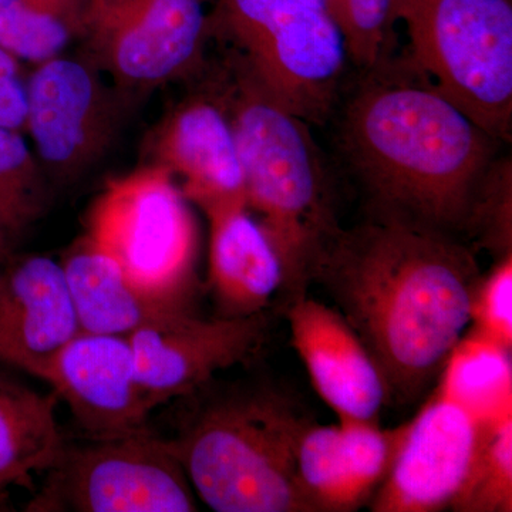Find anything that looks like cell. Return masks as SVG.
Instances as JSON below:
<instances>
[{
  "label": "cell",
  "mask_w": 512,
  "mask_h": 512,
  "mask_svg": "<svg viewBox=\"0 0 512 512\" xmlns=\"http://www.w3.org/2000/svg\"><path fill=\"white\" fill-rule=\"evenodd\" d=\"M481 279L476 255L461 238L370 215L340 229L312 284L325 289L365 343L389 403L410 404L439 379L471 325Z\"/></svg>",
  "instance_id": "obj_1"
},
{
  "label": "cell",
  "mask_w": 512,
  "mask_h": 512,
  "mask_svg": "<svg viewBox=\"0 0 512 512\" xmlns=\"http://www.w3.org/2000/svg\"><path fill=\"white\" fill-rule=\"evenodd\" d=\"M339 143L370 215L470 237L500 141L430 84L367 73L343 107Z\"/></svg>",
  "instance_id": "obj_2"
},
{
  "label": "cell",
  "mask_w": 512,
  "mask_h": 512,
  "mask_svg": "<svg viewBox=\"0 0 512 512\" xmlns=\"http://www.w3.org/2000/svg\"><path fill=\"white\" fill-rule=\"evenodd\" d=\"M215 84L234 128L247 208L284 269L279 311L308 295L316 265L340 227L311 124L291 113L229 50Z\"/></svg>",
  "instance_id": "obj_3"
},
{
  "label": "cell",
  "mask_w": 512,
  "mask_h": 512,
  "mask_svg": "<svg viewBox=\"0 0 512 512\" xmlns=\"http://www.w3.org/2000/svg\"><path fill=\"white\" fill-rule=\"evenodd\" d=\"M187 397L192 406L170 441L202 503L217 512H313L296 471L311 419L288 394L211 380Z\"/></svg>",
  "instance_id": "obj_4"
},
{
  "label": "cell",
  "mask_w": 512,
  "mask_h": 512,
  "mask_svg": "<svg viewBox=\"0 0 512 512\" xmlns=\"http://www.w3.org/2000/svg\"><path fill=\"white\" fill-rule=\"evenodd\" d=\"M413 67L497 141L512 134L511 0H392Z\"/></svg>",
  "instance_id": "obj_5"
},
{
  "label": "cell",
  "mask_w": 512,
  "mask_h": 512,
  "mask_svg": "<svg viewBox=\"0 0 512 512\" xmlns=\"http://www.w3.org/2000/svg\"><path fill=\"white\" fill-rule=\"evenodd\" d=\"M84 235L141 292L197 312V222L164 167L144 163L110 178L87 212Z\"/></svg>",
  "instance_id": "obj_6"
},
{
  "label": "cell",
  "mask_w": 512,
  "mask_h": 512,
  "mask_svg": "<svg viewBox=\"0 0 512 512\" xmlns=\"http://www.w3.org/2000/svg\"><path fill=\"white\" fill-rule=\"evenodd\" d=\"M208 25L291 113L309 124L328 119L349 57L326 9L308 0H218Z\"/></svg>",
  "instance_id": "obj_7"
},
{
  "label": "cell",
  "mask_w": 512,
  "mask_h": 512,
  "mask_svg": "<svg viewBox=\"0 0 512 512\" xmlns=\"http://www.w3.org/2000/svg\"><path fill=\"white\" fill-rule=\"evenodd\" d=\"M195 491L171 441L153 430L64 441L28 512H192Z\"/></svg>",
  "instance_id": "obj_8"
},
{
  "label": "cell",
  "mask_w": 512,
  "mask_h": 512,
  "mask_svg": "<svg viewBox=\"0 0 512 512\" xmlns=\"http://www.w3.org/2000/svg\"><path fill=\"white\" fill-rule=\"evenodd\" d=\"M207 0H84L82 56L124 92L143 94L200 69Z\"/></svg>",
  "instance_id": "obj_9"
},
{
  "label": "cell",
  "mask_w": 512,
  "mask_h": 512,
  "mask_svg": "<svg viewBox=\"0 0 512 512\" xmlns=\"http://www.w3.org/2000/svg\"><path fill=\"white\" fill-rule=\"evenodd\" d=\"M86 57L56 56L28 77L25 133L52 185H69L116 143L130 97Z\"/></svg>",
  "instance_id": "obj_10"
},
{
  "label": "cell",
  "mask_w": 512,
  "mask_h": 512,
  "mask_svg": "<svg viewBox=\"0 0 512 512\" xmlns=\"http://www.w3.org/2000/svg\"><path fill=\"white\" fill-rule=\"evenodd\" d=\"M269 313L202 319L198 313L165 316L127 336L138 382L151 412L184 399L221 370L247 362L268 336Z\"/></svg>",
  "instance_id": "obj_11"
},
{
  "label": "cell",
  "mask_w": 512,
  "mask_h": 512,
  "mask_svg": "<svg viewBox=\"0 0 512 512\" xmlns=\"http://www.w3.org/2000/svg\"><path fill=\"white\" fill-rule=\"evenodd\" d=\"M490 424L481 423L436 387L416 417L407 421L393 466L370 501L372 511L450 508L466 484Z\"/></svg>",
  "instance_id": "obj_12"
},
{
  "label": "cell",
  "mask_w": 512,
  "mask_h": 512,
  "mask_svg": "<svg viewBox=\"0 0 512 512\" xmlns=\"http://www.w3.org/2000/svg\"><path fill=\"white\" fill-rule=\"evenodd\" d=\"M42 380L67 404L83 439H114L150 429L151 409L127 336L77 333Z\"/></svg>",
  "instance_id": "obj_13"
},
{
  "label": "cell",
  "mask_w": 512,
  "mask_h": 512,
  "mask_svg": "<svg viewBox=\"0 0 512 512\" xmlns=\"http://www.w3.org/2000/svg\"><path fill=\"white\" fill-rule=\"evenodd\" d=\"M148 163L173 175L204 214L247 205L234 128L220 96L194 94L168 111L147 140Z\"/></svg>",
  "instance_id": "obj_14"
},
{
  "label": "cell",
  "mask_w": 512,
  "mask_h": 512,
  "mask_svg": "<svg viewBox=\"0 0 512 512\" xmlns=\"http://www.w3.org/2000/svg\"><path fill=\"white\" fill-rule=\"evenodd\" d=\"M80 332L62 265L46 255H0V362L42 380Z\"/></svg>",
  "instance_id": "obj_15"
},
{
  "label": "cell",
  "mask_w": 512,
  "mask_h": 512,
  "mask_svg": "<svg viewBox=\"0 0 512 512\" xmlns=\"http://www.w3.org/2000/svg\"><path fill=\"white\" fill-rule=\"evenodd\" d=\"M407 423L382 429L379 421H309L299 439L296 471L313 512H352L370 504L393 466Z\"/></svg>",
  "instance_id": "obj_16"
},
{
  "label": "cell",
  "mask_w": 512,
  "mask_h": 512,
  "mask_svg": "<svg viewBox=\"0 0 512 512\" xmlns=\"http://www.w3.org/2000/svg\"><path fill=\"white\" fill-rule=\"evenodd\" d=\"M282 313L313 387L339 421H379L389 404L386 380L342 313L308 295Z\"/></svg>",
  "instance_id": "obj_17"
},
{
  "label": "cell",
  "mask_w": 512,
  "mask_h": 512,
  "mask_svg": "<svg viewBox=\"0 0 512 512\" xmlns=\"http://www.w3.org/2000/svg\"><path fill=\"white\" fill-rule=\"evenodd\" d=\"M210 221L208 291L220 318L268 312L284 285V269L247 205L217 208Z\"/></svg>",
  "instance_id": "obj_18"
},
{
  "label": "cell",
  "mask_w": 512,
  "mask_h": 512,
  "mask_svg": "<svg viewBox=\"0 0 512 512\" xmlns=\"http://www.w3.org/2000/svg\"><path fill=\"white\" fill-rule=\"evenodd\" d=\"M60 265L80 332L128 336L153 320L197 313L141 292L84 234L67 249Z\"/></svg>",
  "instance_id": "obj_19"
},
{
  "label": "cell",
  "mask_w": 512,
  "mask_h": 512,
  "mask_svg": "<svg viewBox=\"0 0 512 512\" xmlns=\"http://www.w3.org/2000/svg\"><path fill=\"white\" fill-rule=\"evenodd\" d=\"M55 392L40 393L0 373V493L32 483L59 456L64 441Z\"/></svg>",
  "instance_id": "obj_20"
},
{
  "label": "cell",
  "mask_w": 512,
  "mask_h": 512,
  "mask_svg": "<svg viewBox=\"0 0 512 512\" xmlns=\"http://www.w3.org/2000/svg\"><path fill=\"white\" fill-rule=\"evenodd\" d=\"M437 389L481 423L512 414L511 349L471 329L441 370Z\"/></svg>",
  "instance_id": "obj_21"
},
{
  "label": "cell",
  "mask_w": 512,
  "mask_h": 512,
  "mask_svg": "<svg viewBox=\"0 0 512 512\" xmlns=\"http://www.w3.org/2000/svg\"><path fill=\"white\" fill-rule=\"evenodd\" d=\"M84 0H0V46L22 62L63 55L77 40Z\"/></svg>",
  "instance_id": "obj_22"
},
{
  "label": "cell",
  "mask_w": 512,
  "mask_h": 512,
  "mask_svg": "<svg viewBox=\"0 0 512 512\" xmlns=\"http://www.w3.org/2000/svg\"><path fill=\"white\" fill-rule=\"evenodd\" d=\"M50 188L25 133L0 128V234L10 244L45 214Z\"/></svg>",
  "instance_id": "obj_23"
},
{
  "label": "cell",
  "mask_w": 512,
  "mask_h": 512,
  "mask_svg": "<svg viewBox=\"0 0 512 512\" xmlns=\"http://www.w3.org/2000/svg\"><path fill=\"white\" fill-rule=\"evenodd\" d=\"M451 510L512 511V414L491 423Z\"/></svg>",
  "instance_id": "obj_24"
},
{
  "label": "cell",
  "mask_w": 512,
  "mask_h": 512,
  "mask_svg": "<svg viewBox=\"0 0 512 512\" xmlns=\"http://www.w3.org/2000/svg\"><path fill=\"white\" fill-rule=\"evenodd\" d=\"M349 60L363 72L382 69L392 39V0H325Z\"/></svg>",
  "instance_id": "obj_25"
},
{
  "label": "cell",
  "mask_w": 512,
  "mask_h": 512,
  "mask_svg": "<svg viewBox=\"0 0 512 512\" xmlns=\"http://www.w3.org/2000/svg\"><path fill=\"white\" fill-rule=\"evenodd\" d=\"M471 323L485 338L512 350V254L497 259L481 279Z\"/></svg>",
  "instance_id": "obj_26"
},
{
  "label": "cell",
  "mask_w": 512,
  "mask_h": 512,
  "mask_svg": "<svg viewBox=\"0 0 512 512\" xmlns=\"http://www.w3.org/2000/svg\"><path fill=\"white\" fill-rule=\"evenodd\" d=\"M28 117V77L22 60L0 46V128L25 133Z\"/></svg>",
  "instance_id": "obj_27"
},
{
  "label": "cell",
  "mask_w": 512,
  "mask_h": 512,
  "mask_svg": "<svg viewBox=\"0 0 512 512\" xmlns=\"http://www.w3.org/2000/svg\"><path fill=\"white\" fill-rule=\"evenodd\" d=\"M8 495V491H2V493H0V512L10 510Z\"/></svg>",
  "instance_id": "obj_28"
},
{
  "label": "cell",
  "mask_w": 512,
  "mask_h": 512,
  "mask_svg": "<svg viewBox=\"0 0 512 512\" xmlns=\"http://www.w3.org/2000/svg\"><path fill=\"white\" fill-rule=\"evenodd\" d=\"M10 242L8 239L3 237L2 234H0V255L6 254V252L10 251Z\"/></svg>",
  "instance_id": "obj_29"
},
{
  "label": "cell",
  "mask_w": 512,
  "mask_h": 512,
  "mask_svg": "<svg viewBox=\"0 0 512 512\" xmlns=\"http://www.w3.org/2000/svg\"><path fill=\"white\" fill-rule=\"evenodd\" d=\"M308 2L313 3V5L320 6V8L326 9L325 0H308ZM326 12H328V10H326Z\"/></svg>",
  "instance_id": "obj_30"
}]
</instances>
